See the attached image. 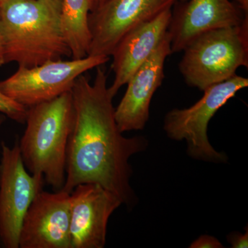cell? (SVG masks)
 Masks as SVG:
<instances>
[{"instance_id": "obj_17", "label": "cell", "mask_w": 248, "mask_h": 248, "mask_svg": "<svg viewBox=\"0 0 248 248\" xmlns=\"http://www.w3.org/2000/svg\"><path fill=\"white\" fill-rule=\"evenodd\" d=\"M228 243L232 248H248V228L244 234L234 232L227 236Z\"/></svg>"}, {"instance_id": "obj_12", "label": "cell", "mask_w": 248, "mask_h": 248, "mask_svg": "<svg viewBox=\"0 0 248 248\" xmlns=\"http://www.w3.org/2000/svg\"><path fill=\"white\" fill-rule=\"evenodd\" d=\"M174 6L169 28L172 53L207 31L239 25L248 14L230 0H187Z\"/></svg>"}, {"instance_id": "obj_14", "label": "cell", "mask_w": 248, "mask_h": 248, "mask_svg": "<svg viewBox=\"0 0 248 248\" xmlns=\"http://www.w3.org/2000/svg\"><path fill=\"white\" fill-rule=\"evenodd\" d=\"M92 0H62V30L72 58H86L91 45L89 16Z\"/></svg>"}, {"instance_id": "obj_1", "label": "cell", "mask_w": 248, "mask_h": 248, "mask_svg": "<svg viewBox=\"0 0 248 248\" xmlns=\"http://www.w3.org/2000/svg\"><path fill=\"white\" fill-rule=\"evenodd\" d=\"M107 80L105 71L98 66L93 83L83 74L72 88L74 117L62 189L71 193L80 184H99L130 206L135 195L130 186V159L146 149L148 140L123 136L116 122L114 97Z\"/></svg>"}, {"instance_id": "obj_18", "label": "cell", "mask_w": 248, "mask_h": 248, "mask_svg": "<svg viewBox=\"0 0 248 248\" xmlns=\"http://www.w3.org/2000/svg\"><path fill=\"white\" fill-rule=\"evenodd\" d=\"M234 1L235 4L242 10L246 14H248V0H232Z\"/></svg>"}, {"instance_id": "obj_7", "label": "cell", "mask_w": 248, "mask_h": 248, "mask_svg": "<svg viewBox=\"0 0 248 248\" xmlns=\"http://www.w3.org/2000/svg\"><path fill=\"white\" fill-rule=\"evenodd\" d=\"M45 179L31 174L23 162L19 145L1 143L0 159V242L6 248H19L24 215Z\"/></svg>"}, {"instance_id": "obj_6", "label": "cell", "mask_w": 248, "mask_h": 248, "mask_svg": "<svg viewBox=\"0 0 248 248\" xmlns=\"http://www.w3.org/2000/svg\"><path fill=\"white\" fill-rule=\"evenodd\" d=\"M109 60L110 57L87 56L49 61L32 68L19 66L14 75L0 81V92L28 108L71 91L80 76Z\"/></svg>"}, {"instance_id": "obj_23", "label": "cell", "mask_w": 248, "mask_h": 248, "mask_svg": "<svg viewBox=\"0 0 248 248\" xmlns=\"http://www.w3.org/2000/svg\"><path fill=\"white\" fill-rule=\"evenodd\" d=\"M4 1H6V0H0V4H1V3L4 2Z\"/></svg>"}, {"instance_id": "obj_5", "label": "cell", "mask_w": 248, "mask_h": 248, "mask_svg": "<svg viewBox=\"0 0 248 248\" xmlns=\"http://www.w3.org/2000/svg\"><path fill=\"white\" fill-rule=\"evenodd\" d=\"M248 86V78L235 75L204 90L203 97L192 107L169 111L164 122L167 136L175 141L185 140L187 154L193 159L216 164L226 163L227 155L217 151L209 141V122L217 111Z\"/></svg>"}, {"instance_id": "obj_11", "label": "cell", "mask_w": 248, "mask_h": 248, "mask_svg": "<svg viewBox=\"0 0 248 248\" xmlns=\"http://www.w3.org/2000/svg\"><path fill=\"white\" fill-rule=\"evenodd\" d=\"M172 53L169 31L158 48L128 82L123 98L115 108V120L122 133L141 130L149 120L150 106L164 79L166 58Z\"/></svg>"}, {"instance_id": "obj_10", "label": "cell", "mask_w": 248, "mask_h": 248, "mask_svg": "<svg viewBox=\"0 0 248 248\" xmlns=\"http://www.w3.org/2000/svg\"><path fill=\"white\" fill-rule=\"evenodd\" d=\"M70 194L42 190L24 215L19 248H71Z\"/></svg>"}, {"instance_id": "obj_3", "label": "cell", "mask_w": 248, "mask_h": 248, "mask_svg": "<svg viewBox=\"0 0 248 248\" xmlns=\"http://www.w3.org/2000/svg\"><path fill=\"white\" fill-rule=\"evenodd\" d=\"M71 91L28 108L27 124L19 148L26 169L42 175L55 191L66 181L67 147L73 127Z\"/></svg>"}, {"instance_id": "obj_16", "label": "cell", "mask_w": 248, "mask_h": 248, "mask_svg": "<svg viewBox=\"0 0 248 248\" xmlns=\"http://www.w3.org/2000/svg\"><path fill=\"white\" fill-rule=\"evenodd\" d=\"M190 248H223V246L215 236L204 234L195 240L190 246Z\"/></svg>"}, {"instance_id": "obj_9", "label": "cell", "mask_w": 248, "mask_h": 248, "mask_svg": "<svg viewBox=\"0 0 248 248\" xmlns=\"http://www.w3.org/2000/svg\"><path fill=\"white\" fill-rule=\"evenodd\" d=\"M115 194L96 184L77 186L70 194L71 248H103L112 214L122 205Z\"/></svg>"}, {"instance_id": "obj_2", "label": "cell", "mask_w": 248, "mask_h": 248, "mask_svg": "<svg viewBox=\"0 0 248 248\" xmlns=\"http://www.w3.org/2000/svg\"><path fill=\"white\" fill-rule=\"evenodd\" d=\"M61 12L62 0H6L0 4L5 63L32 68L71 57Z\"/></svg>"}, {"instance_id": "obj_19", "label": "cell", "mask_w": 248, "mask_h": 248, "mask_svg": "<svg viewBox=\"0 0 248 248\" xmlns=\"http://www.w3.org/2000/svg\"><path fill=\"white\" fill-rule=\"evenodd\" d=\"M5 63L4 58V50H3L2 41H1V35H0V67Z\"/></svg>"}, {"instance_id": "obj_15", "label": "cell", "mask_w": 248, "mask_h": 248, "mask_svg": "<svg viewBox=\"0 0 248 248\" xmlns=\"http://www.w3.org/2000/svg\"><path fill=\"white\" fill-rule=\"evenodd\" d=\"M0 113L19 124H25L27 108L0 92Z\"/></svg>"}, {"instance_id": "obj_21", "label": "cell", "mask_w": 248, "mask_h": 248, "mask_svg": "<svg viewBox=\"0 0 248 248\" xmlns=\"http://www.w3.org/2000/svg\"><path fill=\"white\" fill-rule=\"evenodd\" d=\"M6 117V116L3 115V114H0V125L4 122Z\"/></svg>"}, {"instance_id": "obj_22", "label": "cell", "mask_w": 248, "mask_h": 248, "mask_svg": "<svg viewBox=\"0 0 248 248\" xmlns=\"http://www.w3.org/2000/svg\"><path fill=\"white\" fill-rule=\"evenodd\" d=\"M186 1H187V0H179V2H185Z\"/></svg>"}, {"instance_id": "obj_20", "label": "cell", "mask_w": 248, "mask_h": 248, "mask_svg": "<svg viewBox=\"0 0 248 248\" xmlns=\"http://www.w3.org/2000/svg\"><path fill=\"white\" fill-rule=\"evenodd\" d=\"M93 1V9H95L96 8L99 7V6H101L102 4H104V2L108 1V0H92Z\"/></svg>"}, {"instance_id": "obj_13", "label": "cell", "mask_w": 248, "mask_h": 248, "mask_svg": "<svg viewBox=\"0 0 248 248\" xmlns=\"http://www.w3.org/2000/svg\"><path fill=\"white\" fill-rule=\"evenodd\" d=\"M172 17V9L140 24L127 32L116 45L110 56L115 79L109 91L115 97L126 84L138 68L153 55L168 33Z\"/></svg>"}, {"instance_id": "obj_4", "label": "cell", "mask_w": 248, "mask_h": 248, "mask_svg": "<svg viewBox=\"0 0 248 248\" xmlns=\"http://www.w3.org/2000/svg\"><path fill=\"white\" fill-rule=\"evenodd\" d=\"M179 69L186 84L203 91L248 66V14L241 24L207 31L189 42Z\"/></svg>"}, {"instance_id": "obj_8", "label": "cell", "mask_w": 248, "mask_h": 248, "mask_svg": "<svg viewBox=\"0 0 248 248\" xmlns=\"http://www.w3.org/2000/svg\"><path fill=\"white\" fill-rule=\"evenodd\" d=\"M177 0H108L90 13L88 56L110 57L127 32L172 9Z\"/></svg>"}]
</instances>
